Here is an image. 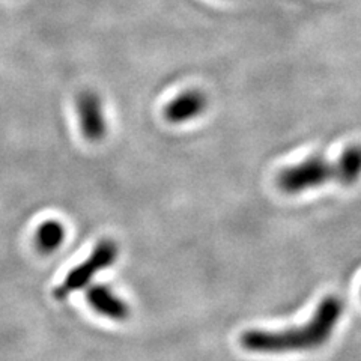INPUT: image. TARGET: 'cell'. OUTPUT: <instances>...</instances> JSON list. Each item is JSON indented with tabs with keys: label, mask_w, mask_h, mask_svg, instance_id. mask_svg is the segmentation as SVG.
I'll return each instance as SVG.
<instances>
[{
	"label": "cell",
	"mask_w": 361,
	"mask_h": 361,
	"mask_svg": "<svg viewBox=\"0 0 361 361\" xmlns=\"http://www.w3.org/2000/svg\"><path fill=\"white\" fill-rule=\"evenodd\" d=\"M345 310L342 298L324 297L310 318L297 326L283 330H247L240 342L248 353L293 354L310 353L330 342Z\"/></svg>",
	"instance_id": "6da1fadb"
},
{
	"label": "cell",
	"mask_w": 361,
	"mask_h": 361,
	"mask_svg": "<svg viewBox=\"0 0 361 361\" xmlns=\"http://www.w3.org/2000/svg\"><path fill=\"white\" fill-rule=\"evenodd\" d=\"M329 183L341 184V172L337 161L331 163L321 154L310 155L306 160L288 166L277 175V185L286 195H300Z\"/></svg>",
	"instance_id": "7a4b0ae2"
},
{
	"label": "cell",
	"mask_w": 361,
	"mask_h": 361,
	"mask_svg": "<svg viewBox=\"0 0 361 361\" xmlns=\"http://www.w3.org/2000/svg\"><path fill=\"white\" fill-rule=\"evenodd\" d=\"M118 257V245L111 240H101L85 262L78 264L66 274L63 283L54 289V297L58 300L66 298L70 293L89 285L92 277L113 265Z\"/></svg>",
	"instance_id": "3957f363"
},
{
	"label": "cell",
	"mask_w": 361,
	"mask_h": 361,
	"mask_svg": "<svg viewBox=\"0 0 361 361\" xmlns=\"http://www.w3.org/2000/svg\"><path fill=\"white\" fill-rule=\"evenodd\" d=\"M75 111L80 133L87 142L97 143L106 137L107 119L103 99L98 92L92 89L82 90L75 99Z\"/></svg>",
	"instance_id": "277c9868"
},
{
	"label": "cell",
	"mask_w": 361,
	"mask_h": 361,
	"mask_svg": "<svg viewBox=\"0 0 361 361\" xmlns=\"http://www.w3.org/2000/svg\"><path fill=\"white\" fill-rule=\"evenodd\" d=\"M208 109V97L200 89H185L164 106L163 118L172 126L197 119Z\"/></svg>",
	"instance_id": "5b68a950"
},
{
	"label": "cell",
	"mask_w": 361,
	"mask_h": 361,
	"mask_svg": "<svg viewBox=\"0 0 361 361\" xmlns=\"http://www.w3.org/2000/svg\"><path fill=\"white\" fill-rule=\"evenodd\" d=\"M86 300L98 314L111 321H126L130 316L127 302L104 285L89 286L86 290Z\"/></svg>",
	"instance_id": "8992f818"
},
{
	"label": "cell",
	"mask_w": 361,
	"mask_h": 361,
	"mask_svg": "<svg viewBox=\"0 0 361 361\" xmlns=\"http://www.w3.org/2000/svg\"><path fill=\"white\" fill-rule=\"evenodd\" d=\"M342 185H354L361 179V145H351L337 158Z\"/></svg>",
	"instance_id": "52a82bcc"
},
{
	"label": "cell",
	"mask_w": 361,
	"mask_h": 361,
	"mask_svg": "<svg viewBox=\"0 0 361 361\" xmlns=\"http://www.w3.org/2000/svg\"><path fill=\"white\" fill-rule=\"evenodd\" d=\"M37 245L41 252L51 253L59 248L65 240V228L58 220H45L37 231Z\"/></svg>",
	"instance_id": "ba28073f"
}]
</instances>
